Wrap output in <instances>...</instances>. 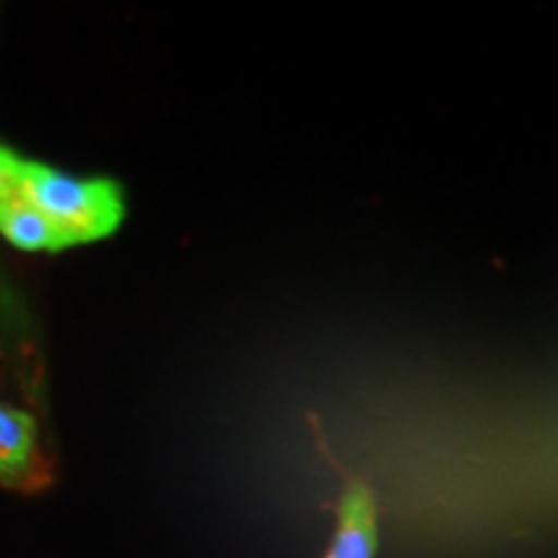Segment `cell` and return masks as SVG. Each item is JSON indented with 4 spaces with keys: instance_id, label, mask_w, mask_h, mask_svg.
<instances>
[{
    "instance_id": "cell-4",
    "label": "cell",
    "mask_w": 558,
    "mask_h": 558,
    "mask_svg": "<svg viewBox=\"0 0 558 558\" xmlns=\"http://www.w3.org/2000/svg\"><path fill=\"white\" fill-rule=\"evenodd\" d=\"M0 362L16 369L19 393L37 399L41 383L37 349L29 339V318H26L21 300L13 295L5 282L3 271H0Z\"/></svg>"
},
{
    "instance_id": "cell-5",
    "label": "cell",
    "mask_w": 558,
    "mask_h": 558,
    "mask_svg": "<svg viewBox=\"0 0 558 558\" xmlns=\"http://www.w3.org/2000/svg\"><path fill=\"white\" fill-rule=\"evenodd\" d=\"M0 233L5 235V241L24 251H50L54 254V251L65 248L52 222L24 194L13 199L9 207L0 209Z\"/></svg>"
},
{
    "instance_id": "cell-3",
    "label": "cell",
    "mask_w": 558,
    "mask_h": 558,
    "mask_svg": "<svg viewBox=\"0 0 558 558\" xmlns=\"http://www.w3.org/2000/svg\"><path fill=\"white\" fill-rule=\"evenodd\" d=\"M378 509L365 481L344 488L337 509V530L324 558H375L378 554Z\"/></svg>"
},
{
    "instance_id": "cell-6",
    "label": "cell",
    "mask_w": 558,
    "mask_h": 558,
    "mask_svg": "<svg viewBox=\"0 0 558 558\" xmlns=\"http://www.w3.org/2000/svg\"><path fill=\"white\" fill-rule=\"evenodd\" d=\"M24 166L26 160H21L16 153L9 148H0V209L9 207L13 199H19L21 186H24Z\"/></svg>"
},
{
    "instance_id": "cell-2",
    "label": "cell",
    "mask_w": 558,
    "mask_h": 558,
    "mask_svg": "<svg viewBox=\"0 0 558 558\" xmlns=\"http://www.w3.org/2000/svg\"><path fill=\"white\" fill-rule=\"evenodd\" d=\"M0 484L13 492H41L52 484L37 418L9 403H0Z\"/></svg>"
},
{
    "instance_id": "cell-1",
    "label": "cell",
    "mask_w": 558,
    "mask_h": 558,
    "mask_svg": "<svg viewBox=\"0 0 558 558\" xmlns=\"http://www.w3.org/2000/svg\"><path fill=\"white\" fill-rule=\"evenodd\" d=\"M21 192L52 222L65 248L107 239L124 220V194L111 179H75L26 160Z\"/></svg>"
}]
</instances>
